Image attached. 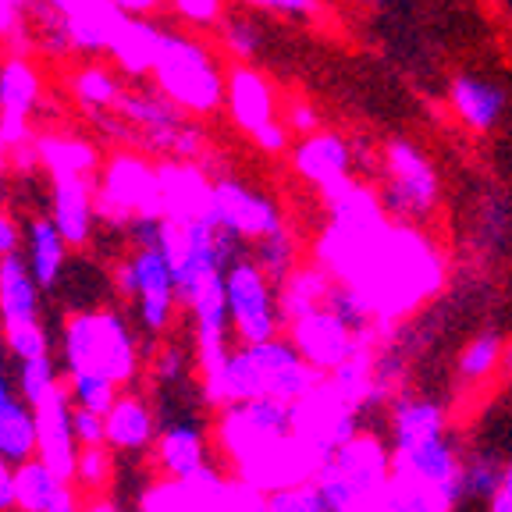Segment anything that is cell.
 <instances>
[{
  "label": "cell",
  "mask_w": 512,
  "mask_h": 512,
  "mask_svg": "<svg viewBox=\"0 0 512 512\" xmlns=\"http://www.w3.org/2000/svg\"><path fill=\"white\" fill-rule=\"evenodd\" d=\"M72 434H75V445L79 448H107L104 445V416L72 406Z\"/></svg>",
  "instance_id": "37"
},
{
  "label": "cell",
  "mask_w": 512,
  "mask_h": 512,
  "mask_svg": "<svg viewBox=\"0 0 512 512\" xmlns=\"http://www.w3.org/2000/svg\"><path fill=\"white\" fill-rule=\"evenodd\" d=\"M392 480V448L377 434L360 431L313 473V491L328 512H363Z\"/></svg>",
  "instance_id": "4"
},
{
  "label": "cell",
  "mask_w": 512,
  "mask_h": 512,
  "mask_svg": "<svg viewBox=\"0 0 512 512\" xmlns=\"http://www.w3.org/2000/svg\"><path fill=\"white\" fill-rule=\"evenodd\" d=\"M288 342L303 356L306 367H313L320 377L335 374L338 367L356 356V352H377L374 338H360L349 324L335 317L331 310H313L303 317L288 320Z\"/></svg>",
  "instance_id": "8"
},
{
  "label": "cell",
  "mask_w": 512,
  "mask_h": 512,
  "mask_svg": "<svg viewBox=\"0 0 512 512\" xmlns=\"http://www.w3.org/2000/svg\"><path fill=\"white\" fill-rule=\"evenodd\" d=\"M502 352H505V342L498 331H480L463 352H459V377L463 381H484L491 377L498 367H502Z\"/></svg>",
  "instance_id": "31"
},
{
  "label": "cell",
  "mask_w": 512,
  "mask_h": 512,
  "mask_svg": "<svg viewBox=\"0 0 512 512\" xmlns=\"http://www.w3.org/2000/svg\"><path fill=\"white\" fill-rule=\"evenodd\" d=\"M15 509L22 512H79L72 484L61 480L47 463L29 459L15 466Z\"/></svg>",
  "instance_id": "16"
},
{
  "label": "cell",
  "mask_w": 512,
  "mask_h": 512,
  "mask_svg": "<svg viewBox=\"0 0 512 512\" xmlns=\"http://www.w3.org/2000/svg\"><path fill=\"white\" fill-rule=\"evenodd\" d=\"M0 345H4V324H0Z\"/></svg>",
  "instance_id": "50"
},
{
  "label": "cell",
  "mask_w": 512,
  "mask_h": 512,
  "mask_svg": "<svg viewBox=\"0 0 512 512\" xmlns=\"http://www.w3.org/2000/svg\"><path fill=\"white\" fill-rule=\"evenodd\" d=\"M459 470H463V456L448 441V434L424 441V445L416 448H406V452H392V477L413 480V484L427 488L431 495H438L448 509H456L463 502V495H459Z\"/></svg>",
  "instance_id": "11"
},
{
  "label": "cell",
  "mask_w": 512,
  "mask_h": 512,
  "mask_svg": "<svg viewBox=\"0 0 512 512\" xmlns=\"http://www.w3.org/2000/svg\"><path fill=\"white\" fill-rule=\"evenodd\" d=\"M264 512H328L320 505L313 484H299V488L271 491L264 495Z\"/></svg>",
  "instance_id": "35"
},
{
  "label": "cell",
  "mask_w": 512,
  "mask_h": 512,
  "mask_svg": "<svg viewBox=\"0 0 512 512\" xmlns=\"http://www.w3.org/2000/svg\"><path fill=\"white\" fill-rule=\"evenodd\" d=\"M488 512H512V491L498 488L495 495L488 498Z\"/></svg>",
  "instance_id": "46"
},
{
  "label": "cell",
  "mask_w": 512,
  "mask_h": 512,
  "mask_svg": "<svg viewBox=\"0 0 512 512\" xmlns=\"http://www.w3.org/2000/svg\"><path fill=\"white\" fill-rule=\"evenodd\" d=\"M79 93H82V100H86V104H93V107H107V104H114V100H118V86H114L111 75H104V72H86V75H82Z\"/></svg>",
  "instance_id": "38"
},
{
  "label": "cell",
  "mask_w": 512,
  "mask_h": 512,
  "mask_svg": "<svg viewBox=\"0 0 512 512\" xmlns=\"http://www.w3.org/2000/svg\"><path fill=\"white\" fill-rule=\"evenodd\" d=\"M15 399V374L8 367V349L0 345V406Z\"/></svg>",
  "instance_id": "43"
},
{
  "label": "cell",
  "mask_w": 512,
  "mask_h": 512,
  "mask_svg": "<svg viewBox=\"0 0 512 512\" xmlns=\"http://www.w3.org/2000/svg\"><path fill=\"white\" fill-rule=\"evenodd\" d=\"M377 200H381L384 214H395L402 224L427 217L438 207V175L416 146L402 143V139L388 146V185Z\"/></svg>",
  "instance_id": "10"
},
{
  "label": "cell",
  "mask_w": 512,
  "mask_h": 512,
  "mask_svg": "<svg viewBox=\"0 0 512 512\" xmlns=\"http://www.w3.org/2000/svg\"><path fill=\"white\" fill-rule=\"evenodd\" d=\"M292 125H296L299 132H313V128H317V114H313L306 104H299L296 111H292Z\"/></svg>",
  "instance_id": "44"
},
{
  "label": "cell",
  "mask_w": 512,
  "mask_h": 512,
  "mask_svg": "<svg viewBox=\"0 0 512 512\" xmlns=\"http://www.w3.org/2000/svg\"><path fill=\"white\" fill-rule=\"evenodd\" d=\"M160 182L139 160H114L107 171L100 203L114 221H136V217H157L160 210Z\"/></svg>",
  "instance_id": "13"
},
{
  "label": "cell",
  "mask_w": 512,
  "mask_h": 512,
  "mask_svg": "<svg viewBox=\"0 0 512 512\" xmlns=\"http://www.w3.org/2000/svg\"><path fill=\"white\" fill-rule=\"evenodd\" d=\"M40 313H43V292L32 281L22 253L0 260V324H4V331L40 324Z\"/></svg>",
  "instance_id": "18"
},
{
  "label": "cell",
  "mask_w": 512,
  "mask_h": 512,
  "mask_svg": "<svg viewBox=\"0 0 512 512\" xmlns=\"http://www.w3.org/2000/svg\"><path fill=\"white\" fill-rule=\"evenodd\" d=\"M292 434L320 459H331L345 441L360 434V413L328 381H320L292 406Z\"/></svg>",
  "instance_id": "9"
},
{
  "label": "cell",
  "mask_w": 512,
  "mask_h": 512,
  "mask_svg": "<svg viewBox=\"0 0 512 512\" xmlns=\"http://www.w3.org/2000/svg\"><path fill=\"white\" fill-rule=\"evenodd\" d=\"M498 370H505V377H509V384H512V345L502 352V367H498Z\"/></svg>",
  "instance_id": "48"
},
{
  "label": "cell",
  "mask_w": 512,
  "mask_h": 512,
  "mask_svg": "<svg viewBox=\"0 0 512 512\" xmlns=\"http://www.w3.org/2000/svg\"><path fill=\"white\" fill-rule=\"evenodd\" d=\"M352 168V150L342 136L335 132H317L313 139H306L296 150V171L306 182L328 189L335 182H345Z\"/></svg>",
  "instance_id": "22"
},
{
  "label": "cell",
  "mask_w": 512,
  "mask_h": 512,
  "mask_svg": "<svg viewBox=\"0 0 512 512\" xmlns=\"http://www.w3.org/2000/svg\"><path fill=\"white\" fill-rule=\"evenodd\" d=\"M445 431V409L431 399H399L392 416V452L424 445L431 438H441Z\"/></svg>",
  "instance_id": "23"
},
{
  "label": "cell",
  "mask_w": 512,
  "mask_h": 512,
  "mask_svg": "<svg viewBox=\"0 0 512 512\" xmlns=\"http://www.w3.org/2000/svg\"><path fill=\"white\" fill-rule=\"evenodd\" d=\"M32 413H36V459L72 484L79 445H75L72 434V402L64 399V388L57 395H50L43 406L32 409Z\"/></svg>",
  "instance_id": "14"
},
{
  "label": "cell",
  "mask_w": 512,
  "mask_h": 512,
  "mask_svg": "<svg viewBox=\"0 0 512 512\" xmlns=\"http://www.w3.org/2000/svg\"><path fill=\"white\" fill-rule=\"evenodd\" d=\"M264 4H271V8H281V11H303V8H310L313 0H264Z\"/></svg>",
  "instance_id": "47"
},
{
  "label": "cell",
  "mask_w": 512,
  "mask_h": 512,
  "mask_svg": "<svg viewBox=\"0 0 512 512\" xmlns=\"http://www.w3.org/2000/svg\"><path fill=\"white\" fill-rule=\"evenodd\" d=\"M4 349L15 363L43 360L50 356V338L43 331V324H29V328H11L4 331Z\"/></svg>",
  "instance_id": "34"
},
{
  "label": "cell",
  "mask_w": 512,
  "mask_h": 512,
  "mask_svg": "<svg viewBox=\"0 0 512 512\" xmlns=\"http://www.w3.org/2000/svg\"><path fill=\"white\" fill-rule=\"evenodd\" d=\"M114 8H121V11H132V15H143V11H150V8H157L160 0H111Z\"/></svg>",
  "instance_id": "45"
},
{
  "label": "cell",
  "mask_w": 512,
  "mask_h": 512,
  "mask_svg": "<svg viewBox=\"0 0 512 512\" xmlns=\"http://www.w3.org/2000/svg\"><path fill=\"white\" fill-rule=\"evenodd\" d=\"M15 509V470L8 463H0V512Z\"/></svg>",
  "instance_id": "41"
},
{
  "label": "cell",
  "mask_w": 512,
  "mask_h": 512,
  "mask_svg": "<svg viewBox=\"0 0 512 512\" xmlns=\"http://www.w3.org/2000/svg\"><path fill=\"white\" fill-rule=\"evenodd\" d=\"M256 4H264V0H256Z\"/></svg>",
  "instance_id": "51"
},
{
  "label": "cell",
  "mask_w": 512,
  "mask_h": 512,
  "mask_svg": "<svg viewBox=\"0 0 512 512\" xmlns=\"http://www.w3.org/2000/svg\"><path fill=\"white\" fill-rule=\"evenodd\" d=\"M502 470L495 459L488 456H473L463 459V470H459V495L466 498H480V502H488L498 488H502Z\"/></svg>",
  "instance_id": "33"
},
{
  "label": "cell",
  "mask_w": 512,
  "mask_h": 512,
  "mask_svg": "<svg viewBox=\"0 0 512 512\" xmlns=\"http://www.w3.org/2000/svg\"><path fill=\"white\" fill-rule=\"evenodd\" d=\"M68 377V388H64V399L72 402L75 409H86V413L104 416L111 409V402L118 399V388L111 381L96 374H64Z\"/></svg>",
  "instance_id": "32"
},
{
  "label": "cell",
  "mask_w": 512,
  "mask_h": 512,
  "mask_svg": "<svg viewBox=\"0 0 512 512\" xmlns=\"http://www.w3.org/2000/svg\"><path fill=\"white\" fill-rule=\"evenodd\" d=\"M29 459H36V413L15 395L0 406V463L15 470Z\"/></svg>",
  "instance_id": "25"
},
{
  "label": "cell",
  "mask_w": 512,
  "mask_h": 512,
  "mask_svg": "<svg viewBox=\"0 0 512 512\" xmlns=\"http://www.w3.org/2000/svg\"><path fill=\"white\" fill-rule=\"evenodd\" d=\"M253 267L264 274L271 285H281L288 274L296 271V242L292 235L281 228L274 235H264V239H256V253H253Z\"/></svg>",
  "instance_id": "30"
},
{
  "label": "cell",
  "mask_w": 512,
  "mask_h": 512,
  "mask_svg": "<svg viewBox=\"0 0 512 512\" xmlns=\"http://www.w3.org/2000/svg\"><path fill=\"white\" fill-rule=\"evenodd\" d=\"M107 470H111L107 448H79L72 480H79V484H86V488H100V484L107 480Z\"/></svg>",
  "instance_id": "36"
},
{
  "label": "cell",
  "mask_w": 512,
  "mask_h": 512,
  "mask_svg": "<svg viewBox=\"0 0 512 512\" xmlns=\"http://www.w3.org/2000/svg\"><path fill=\"white\" fill-rule=\"evenodd\" d=\"M178 8L189 18H196V22H210L221 11V0H178Z\"/></svg>",
  "instance_id": "40"
},
{
  "label": "cell",
  "mask_w": 512,
  "mask_h": 512,
  "mask_svg": "<svg viewBox=\"0 0 512 512\" xmlns=\"http://www.w3.org/2000/svg\"><path fill=\"white\" fill-rule=\"evenodd\" d=\"M320 381L324 377L306 367L288 338H271L260 345H232L221 367L207 377V399L221 402V406L256 399L296 406Z\"/></svg>",
  "instance_id": "2"
},
{
  "label": "cell",
  "mask_w": 512,
  "mask_h": 512,
  "mask_svg": "<svg viewBox=\"0 0 512 512\" xmlns=\"http://www.w3.org/2000/svg\"><path fill=\"white\" fill-rule=\"evenodd\" d=\"M61 392V367L54 363V356H43V360L18 363L15 370V395L29 409L43 406L50 395Z\"/></svg>",
  "instance_id": "29"
},
{
  "label": "cell",
  "mask_w": 512,
  "mask_h": 512,
  "mask_svg": "<svg viewBox=\"0 0 512 512\" xmlns=\"http://www.w3.org/2000/svg\"><path fill=\"white\" fill-rule=\"evenodd\" d=\"M324 196H328L331 228H335V232L360 235V232H377V228H384V224H388L381 200H377L367 185L352 182V178L328 185V189H324Z\"/></svg>",
  "instance_id": "19"
},
{
  "label": "cell",
  "mask_w": 512,
  "mask_h": 512,
  "mask_svg": "<svg viewBox=\"0 0 512 512\" xmlns=\"http://www.w3.org/2000/svg\"><path fill=\"white\" fill-rule=\"evenodd\" d=\"M452 107H456L466 125L488 132V128L498 125V118H502L505 100H502V89L491 86V82H480V79H473V75H459V79L452 82Z\"/></svg>",
  "instance_id": "27"
},
{
  "label": "cell",
  "mask_w": 512,
  "mask_h": 512,
  "mask_svg": "<svg viewBox=\"0 0 512 512\" xmlns=\"http://www.w3.org/2000/svg\"><path fill=\"white\" fill-rule=\"evenodd\" d=\"M224 310L228 328L239 345H260L281 338V313L274 285L256 271L253 260H235L224 267Z\"/></svg>",
  "instance_id": "5"
},
{
  "label": "cell",
  "mask_w": 512,
  "mask_h": 512,
  "mask_svg": "<svg viewBox=\"0 0 512 512\" xmlns=\"http://www.w3.org/2000/svg\"><path fill=\"white\" fill-rule=\"evenodd\" d=\"M331 292V278L320 267H306V271H292L285 281H281L278 292V313H281V328L288 320L303 317V313L324 310Z\"/></svg>",
  "instance_id": "26"
},
{
  "label": "cell",
  "mask_w": 512,
  "mask_h": 512,
  "mask_svg": "<svg viewBox=\"0 0 512 512\" xmlns=\"http://www.w3.org/2000/svg\"><path fill=\"white\" fill-rule=\"evenodd\" d=\"M22 253V228L15 224V217L0 210V260Z\"/></svg>",
  "instance_id": "39"
},
{
  "label": "cell",
  "mask_w": 512,
  "mask_h": 512,
  "mask_svg": "<svg viewBox=\"0 0 512 512\" xmlns=\"http://www.w3.org/2000/svg\"><path fill=\"white\" fill-rule=\"evenodd\" d=\"M61 363L64 374H96L121 388L139 370L136 331L118 310H79L64 320Z\"/></svg>",
  "instance_id": "3"
},
{
  "label": "cell",
  "mask_w": 512,
  "mask_h": 512,
  "mask_svg": "<svg viewBox=\"0 0 512 512\" xmlns=\"http://www.w3.org/2000/svg\"><path fill=\"white\" fill-rule=\"evenodd\" d=\"M157 463L171 480L207 477V434L196 420H171L157 434Z\"/></svg>",
  "instance_id": "15"
},
{
  "label": "cell",
  "mask_w": 512,
  "mask_h": 512,
  "mask_svg": "<svg viewBox=\"0 0 512 512\" xmlns=\"http://www.w3.org/2000/svg\"><path fill=\"white\" fill-rule=\"evenodd\" d=\"M210 217L221 224L224 232L253 242L281 232V210L267 196L246 189L242 182H232V178L210 185Z\"/></svg>",
  "instance_id": "12"
},
{
  "label": "cell",
  "mask_w": 512,
  "mask_h": 512,
  "mask_svg": "<svg viewBox=\"0 0 512 512\" xmlns=\"http://www.w3.org/2000/svg\"><path fill=\"white\" fill-rule=\"evenodd\" d=\"M153 68H157L160 89L189 111H210L221 100V75L200 43L182 36H160Z\"/></svg>",
  "instance_id": "6"
},
{
  "label": "cell",
  "mask_w": 512,
  "mask_h": 512,
  "mask_svg": "<svg viewBox=\"0 0 512 512\" xmlns=\"http://www.w3.org/2000/svg\"><path fill=\"white\" fill-rule=\"evenodd\" d=\"M118 285L132 306L139 313V324H143L150 335L168 331L171 317H175V274H171L168 253L160 246H136L132 256L118 271Z\"/></svg>",
  "instance_id": "7"
},
{
  "label": "cell",
  "mask_w": 512,
  "mask_h": 512,
  "mask_svg": "<svg viewBox=\"0 0 512 512\" xmlns=\"http://www.w3.org/2000/svg\"><path fill=\"white\" fill-rule=\"evenodd\" d=\"M86 178H54L50 221L68 246H86L93 232V196Z\"/></svg>",
  "instance_id": "21"
},
{
  "label": "cell",
  "mask_w": 512,
  "mask_h": 512,
  "mask_svg": "<svg viewBox=\"0 0 512 512\" xmlns=\"http://www.w3.org/2000/svg\"><path fill=\"white\" fill-rule=\"evenodd\" d=\"M22 246H25V267H29L32 281L43 288H54L61 281V271L68 264V242L61 239V232L54 228L50 217H32L22 232Z\"/></svg>",
  "instance_id": "20"
},
{
  "label": "cell",
  "mask_w": 512,
  "mask_h": 512,
  "mask_svg": "<svg viewBox=\"0 0 512 512\" xmlns=\"http://www.w3.org/2000/svg\"><path fill=\"white\" fill-rule=\"evenodd\" d=\"M502 488H505V491H512V463L502 470Z\"/></svg>",
  "instance_id": "49"
},
{
  "label": "cell",
  "mask_w": 512,
  "mask_h": 512,
  "mask_svg": "<svg viewBox=\"0 0 512 512\" xmlns=\"http://www.w3.org/2000/svg\"><path fill=\"white\" fill-rule=\"evenodd\" d=\"M40 96V82L25 61H8L0 72V114L11 121V128H18V121L32 111Z\"/></svg>",
  "instance_id": "28"
},
{
  "label": "cell",
  "mask_w": 512,
  "mask_h": 512,
  "mask_svg": "<svg viewBox=\"0 0 512 512\" xmlns=\"http://www.w3.org/2000/svg\"><path fill=\"white\" fill-rule=\"evenodd\" d=\"M157 438V416L136 392H118L104 413V445L114 452H143Z\"/></svg>",
  "instance_id": "17"
},
{
  "label": "cell",
  "mask_w": 512,
  "mask_h": 512,
  "mask_svg": "<svg viewBox=\"0 0 512 512\" xmlns=\"http://www.w3.org/2000/svg\"><path fill=\"white\" fill-rule=\"evenodd\" d=\"M320 271L331 281L352 288L370 310L377 328H388L392 320L431 299L441 288V260L424 235H416L406 224H384L377 232H335L317 246Z\"/></svg>",
  "instance_id": "1"
},
{
  "label": "cell",
  "mask_w": 512,
  "mask_h": 512,
  "mask_svg": "<svg viewBox=\"0 0 512 512\" xmlns=\"http://www.w3.org/2000/svg\"><path fill=\"white\" fill-rule=\"evenodd\" d=\"M253 139H256V143H260V146H264V150H281V146H285V128L274 125V121H271V125L256 128Z\"/></svg>",
  "instance_id": "42"
},
{
  "label": "cell",
  "mask_w": 512,
  "mask_h": 512,
  "mask_svg": "<svg viewBox=\"0 0 512 512\" xmlns=\"http://www.w3.org/2000/svg\"><path fill=\"white\" fill-rule=\"evenodd\" d=\"M228 107H232L235 121L253 136L256 128H264L274 121V104H271V89L249 68H235L232 79H228Z\"/></svg>",
  "instance_id": "24"
}]
</instances>
